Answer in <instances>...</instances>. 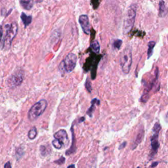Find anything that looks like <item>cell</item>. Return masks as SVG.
Instances as JSON below:
<instances>
[{
  "mask_svg": "<svg viewBox=\"0 0 168 168\" xmlns=\"http://www.w3.org/2000/svg\"><path fill=\"white\" fill-rule=\"evenodd\" d=\"M37 135H38L37 129H36L35 126H33V127H32L30 129L29 132H28V138L31 139V140H33V139H34L36 137Z\"/></svg>",
  "mask_w": 168,
  "mask_h": 168,
  "instance_id": "d6986e66",
  "label": "cell"
},
{
  "mask_svg": "<svg viewBox=\"0 0 168 168\" xmlns=\"http://www.w3.org/2000/svg\"><path fill=\"white\" fill-rule=\"evenodd\" d=\"M52 144H53V146L56 149H59V150L61 149L63 147L60 142L56 140V139H55L52 141Z\"/></svg>",
  "mask_w": 168,
  "mask_h": 168,
  "instance_id": "44dd1931",
  "label": "cell"
},
{
  "mask_svg": "<svg viewBox=\"0 0 168 168\" xmlns=\"http://www.w3.org/2000/svg\"><path fill=\"white\" fill-rule=\"evenodd\" d=\"M99 105H100L99 100H98L97 99H94L92 100L91 107L89 108L88 110H87V114L89 115V116H90V117H92L93 114L94 110L95 109V105L99 106Z\"/></svg>",
  "mask_w": 168,
  "mask_h": 168,
  "instance_id": "7c38bea8",
  "label": "cell"
},
{
  "mask_svg": "<svg viewBox=\"0 0 168 168\" xmlns=\"http://www.w3.org/2000/svg\"><path fill=\"white\" fill-rule=\"evenodd\" d=\"M67 168H76V167H75V165L74 164H72L70 165H69V166L67 167Z\"/></svg>",
  "mask_w": 168,
  "mask_h": 168,
  "instance_id": "83f0119b",
  "label": "cell"
},
{
  "mask_svg": "<svg viewBox=\"0 0 168 168\" xmlns=\"http://www.w3.org/2000/svg\"><path fill=\"white\" fill-rule=\"evenodd\" d=\"M77 56L74 53H70L66 56L64 60L61 61L59 64V71L62 74H64L65 72L70 73L76 68L77 63Z\"/></svg>",
  "mask_w": 168,
  "mask_h": 168,
  "instance_id": "6da1fadb",
  "label": "cell"
},
{
  "mask_svg": "<svg viewBox=\"0 0 168 168\" xmlns=\"http://www.w3.org/2000/svg\"><path fill=\"white\" fill-rule=\"evenodd\" d=\"M132 50L130 47L125 48L120 56V66L124 74H128L130 72L132 65Z\"/></svg>",
  "mask_w": 168,
  "mask_h": 168,
  "instance_id": "3957f363",
  "label": "cell"
},
{
  "mask_svg": "<svg viewBox=\"0 0 168 168\" xmlns=\"http://www.w3.org/2000/svg\"><path fill=\"white\" fill-rule=\"evenodd\" d=\"M158 162H154L153 163V164H152V167H155V166H156V165H158Z\"/></svg>",
  "mask_w": 168,
  "mask_h": 168,
  "instance_id": "4316f807",
  "label": "cell"
},
{
  "mask_svg": "<svg viewBox=\"0 0 168 168\" xmlns=\"http://www.w3.org/2000/svg\"><path fill=\"white\" fill-rule=\"evenodd\" d=\"M156 45V42L153 41H149L148 43V51H147V55H148V59L151 57V56L153 54V50L154 48Z\"/></svg>",
  "mask_w": 168,
  "mask_h": 168,
  "instance_id": "e0dca14e",
  "label": "cell"
},
{
  "mask_svg": "<svg viewBox=\"0 0 168 168\" xmlns=\"http://www.w3.org/2000/svg\"><path fill=\"white\" fill-rule=\"evenodd\" d=\"M54 137L55 139L59 141L62 144L63 147H66L69 143V139L68 134L66 130H60L54 134Z\"/></svg>",
  "mask_w": 168,
  "mask_h": 168,
  "instance_id": "ba28073f",
  "label": "cell"
},
{
  "mask_svg": "<svg viewBox=\"0 0 168 168\" xmlns=\"http://www.w3.org/2000/svg\"><path fill=\"white\" fill-rule=\"evenodd\" d=\"M2 36H3V32H2V30H1V27L0 26V41H1L2 39Z\"/></svg>",
  "mask_w": 168,
  "mask_h": 168,
  "instance_id": "484cf974",
  "label": "cell"
},
{
  "mask_svg": "<svg viewBox=\"0 0 168 168\" xmlns=\"http://www.w3.org/2000/svg\"><path fill=\"white\" fill-rule=\"evenodd\" d=\"M47 107V101L45 99H41L33 105L28 114V117L30 121H33L43 114Z\"/></svg>",
  "mask_w": 168,
  "mask_h": 168,
  "instance_id": "7a4b0ae2",
  "label": "cell"
},
{
  "mask_svg": "<svg viewBox=\"0 0 168 168\" xmlns=\"http://www.w3.org/2000/svg\"><path fill=\"white\" fill-rule=\"evenodd\" d=\"M24 78V72L22 70L15 72L8 79V86L11 88H14L21 85Z\"/></svg>",
  "mask_w": 168,
  "mask_h": 168,
  "instance_id": "52a82bcc",
  "label": "cell"
},
{
  "mask_svg": "<svg viewBox=\"0 0 168 168\" xmlns=\"http://www.w3.org/2000/svg\"><path fill=\"white\" fill-rule=\"evenodd\" d=\"M91 48L93 50V51L95 53L99 54L100 52V45L99 42H98L97 40H95L94 41H93L91 44Z\"/></svg>",
  "mask_w": 168,
  "mask_h": 168,
  "instance_id": "ac0fdd59",
  "label": "cell"
},
{
  "mask_svg": "<svg viewBox=\"0 0 168 168\" xmlns=\"http://www.w3.org/2000/svg\"><path fill=\"white\" fill-rule=\"evenodd\" d=\"M20 3L23 8L26 10H30L33 7V1H20Z\"/></svg>",
  "mask_w": 168,
  "mask_h": 168,
  "instance_id": "2e32d148",
  "label": "cell"
},
{
  "mask_svg": "<svg viewBox=\"0 0 168 168\" xmlns=\"http://www.w3.org/2000/svg\"><path fill=\"white\" fill-rule=\"evenodd\" d=\"M137 168H141V167H137Z\"/></svg>",
  "mask_w": 168,
  "mask_h": 168,
  "instance_id": "f1b7e54d",
  "label": "cell"
},
{
  "mask_svg": "<svg viewBox=\"0 0 168 168\" xmlns=\"http://www.w3.org/2000/svg\"><path fill=\"white\" fill-rule=\"evenodd\" d=\"M85 86H86V89L88 90V91L91 93L92 91V87H91V82H89V80L88 79V77H87V79H86V84H85Z\"/></svg>",
  "mask_w": 168,
  "mask_h": 168,
  "instance_id": "7402d4cb",
  "label": "cell"
},
{
  "mask_svg": "<svg viewBox=\"0 0 168 168\" xmlns=\"http://www.w3.org/2000/svg\"><path fill=\"white\" fill-rule=\"evenodd\" d=\"M18 32V24L16 22H12L11 24L7 25V31L4 40V46L9 48L15 36Z\"/></svg>",
  "mask_w": 168,
  "mask_h": 168,
  "instance_id": "8992f818",
  "label": "cell"
},
{
  "mask_svg": "<svg viewBox=\"0 0 168 168\" xmlns=\"http://www.w3.org/2000/svg\"><path fill=\"white\" fill-rule=\"evenodd\" d=\"M55 163V164H57L59 165H62V164H63L64 162H65V158L63 157V156H61L60 158L58 159V160H55V162H54Z\"/></svg>",
  "mask_w": 168,
  "mask_h": 168,
  "instance_id": "603a6c76",
  "label": "cell"
},
{
  "mask_svg": "<svg viewBox=\"0 0 168 168\" xmlns=\"http://www.w3.org/2000/svg\"><path fill=\"white\" fill-rule=\"evenodd\" d=\"M122 43H123V41L121 40H118V39H117V40H114V43H113L114 48L118 50L120 49L121 45H122Z\"/></svg>",
  "mask_w": 168,
  "mask_h": 168,
  "instance_id": "ffe728a7",
  "label": "cell"
},
{
  "mask_svg": "<svg viewBox=\"0 0 168 168\" xmlns=\"http://www.w3.org/2000/svg\"><path fill=\"white\" fill-rule=\"evenodd\" d=\"M4 168H11V165L10 162H7L4 165Z\"/></svg>",
  "mask_w": 168,
  "mask_h": 168,
  "instance_id": "d4e9b609",
  "label": "cell"
},
{
  "mask_svg": "<svg viewBox=\"0 0 168 168\" xmlns=\"http://www.w3.org/2000/svg\"><path fill=\"white\" fill-rule=\"evenodd\" d=\"M136 17V9L134 8L133 6H131L128 9L125 19L124 20L123 32L124 34H127L132 28L135 24V20Z\"/></svg>",
  "mask_w": 168,
  "mask_h": 168,
  "instance_id": "5b68a950",
  "label": "cell"
},
{
  "mask_svg": "<svg viewBox=\"0 0 168 168\" xmlns=\"http://www.w3.org/2000/svg\"><path fill=\"white\" fill-rule=\"evenodd\" d=\"M144 129L143 127H141L140 130L139 131V132L137 133V137L135 139V141H134V143H133V149L135 148L139 144L141 143V142L142 141L143 139V137H144Z\"/></svg>",
  "mask_w": 168,
  "mask_h": 168,
  "instance_id": "30bf717a",
  "label": "cell"
},
{
  "mask_svg": "<svg viewBox=\"0 0 168 168\" xmlns=\"http://www.w3.org/2000/svg\"><path fill=\"white\" fill-rule=\"evenodd\" d=\"M78 21L81 28L86 34L89 35L90 34V26H89V21L88 16L86 15H82L79 17Z\"/></svg>",
  "mask_w": 168,
  "mask_h": 168,
  "instance_id": "9c48e42d",
  "label": "cell"
},
{
  "mask_svg": "<svg viewBox=\"0 0 168 168\" xmlns=\"http://www.w3.org/2000/svg\"><path fill=\"white\" fill-rule=\"evenodd\" d=\"M20 18H21V20H22V22L25 27H27L30 24L31 22H32V17L31 16V15H26L24 13H22Z\"/></svg>",
  "mask_w": 168,
  "mask_h": 168,
  "instance_id": "9a60e30c",
  "label": "cell"
},
{
  "mask_svg": "<svg viewBox=\"0 0 168 168\" xmlns=\"http://www.w3.org/2000/svg\"><path fill=\"white\" fill-rule=\"evenodd\" d=\"M72 146L70 148L68 151L66 152V154L67 156H69V155H71L72 154H73L76 151V141H75V136H74V133L73 131V127L72 128Z\"/></svg>",
  "mask_w": 168,
  "mask_h": 168,
  "instance_id": "8fae6325",
  "label": "cell"
},
{
  "mask_svg": "<svg viewBox=\"0 0 168 168\" xmlns=\"http://www.w3.org/2000/svg\"><path fill=\"white\" fill-rule=\"evenodd\" d=\"M161 128V125H160V123L156 122L154 124L153 129H152V135L151 139V153H150V156L151 158H154L155 155L157 154L158 151L160 146L158 137Z\"/></svg>",
  "mask_w": 168,
  "mask_h": 168,
  "instance_id": "277c9868",
  "label": "cell"
},
{
  "mask_svg": "<svg viewBox=\"0 0 168 168\" xmlns=\"http://www.w3.org/2000/svg\"><path fill=\"white\" fill-rule=\"evenodd\" d=\"M167 14L166 6L164 1H160L159 3V16L160 17H165Z\"/></svg>",
  "mask_w": 168,
  "mask_h": 168,
  "instance_id": "5bb4252c",
  "label": "cell"
},
{
  "mask_svg": "<svg viewBox=\"0 0 168 168\" xmlns=\"http://www.w3.org/2000/svg\"><path fill=\"white\" fill-rule=\"evenodd\" d=\"M40 154L43 156H47L49 155L51 152V148L49 144L46 145H41L40 148Z\"/></svg>",
  "mask_w": 168,
  "mask_h": 168,
  "instance_id": "4fadbf2b",
  "label": "cell"
},
{
  "mask_svg": "<svg viewBox=\"0 0 168 168\" xmlns=\"http://www.w3.org/2000/svg\"><path fill=\"white\" fill-rule=\"evenodd\" d=\"M126 144H127V143H126L125 141L123 142V143L120 144V146H119V149L121 150V149H123V148H125V147Z\"/></svg>",
  "mask_w": 168,
  "mask_h": 168,
  "instance_id": "cb8c5ba5",
  "label": "cell"
}]
</instances>
